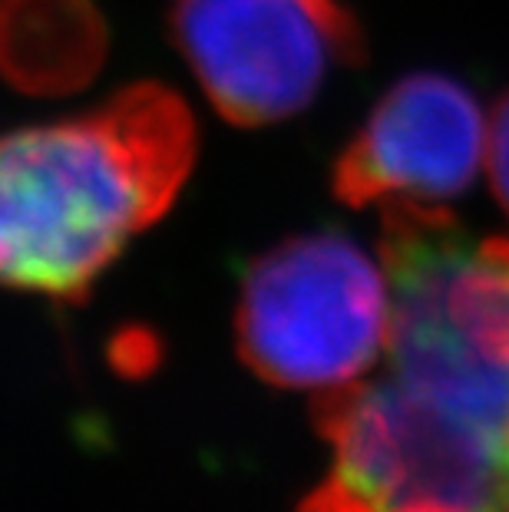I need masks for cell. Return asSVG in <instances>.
I'll return each mask as SVG.
<instances>
[{"mask_svg":"<svg viewBox=\"0 0 509 512\" xmlns=\"http://www.w3.org/2000/svg\"><path fill=\"white\" fill-rule=\"evenodd\" d=\"M196 156L192 110L153 80L90 113L0 136V288L86 301L172 209Z\"/></svg>","mask_w":509,"mask_h":512,"instance_id":"6da1fadb","label":"cell"},{"mask_svg":"<svg viewBox=\"0 0 509 512\" xmlns=\"http://www.w3.org/2000/svg\"><path fill=\"white\" fill-rule=\"evenodd\" d=\"M387 374L443 410L509 433V255L447 205H384Z\"/></svg>","mask_w":509,"mask_h":512,"instance_id":"7a4b0ae2","label":"cell"},{"mask_svg":"<svg viewBox=\"0 0 509 512\" xmlns=\"http://www.w3.org/2000/svg\"><path fill=\"white\" fill-rule=\"evenodd\" d=\"M331 473L298 512H509V433L443 410L391 374L321 390Z\"/></svg>","mask_w":509,"mask_h":512,"instance_id":"3957f363","label":"cell"},{"mask_svg":"<svg viewBox=\"0 0 509 512\" xmlns=\"http://www.w3.org/2000/svg\"><path fill=\"white\" fill-rule=\"evenodd\" d=\"M384 265L338 228L281 238L245 268L235 308L238 357L272 387L331 390L387 354Z\"/></svg>","mask_w":509,"mask_h":512,"instance_id":"277c9868","label":"cell"},{"mask_svg":"<svg viewBox=\"0 0 509 512\" xmlns=\"http://www.w3.org/2000/svg\"><path fill=\"white\" fill-rule=\"evenodd\" d=\"M166 27L219 116L245 129L298 116L364 60L344 0H172Z\"/></svg>","mask_w":509,"mask_h":512,"instance_id":"5b68a950","label":"cell"},{"mask_svg":"<svg viewBox=\"0 0 509 512\" xmlns=\"http://www.w3.org/2000/svg\"><path fill=\"white\" fill-rule=\"evenodd\" d=\"M486 152L473 93L443 73H410L387 90L331 169V192L364 205H447L470 189Z\"/></svg>","mask_w":509,"mask_h":512,"instance_id":"8992f818","label":"cell"},{"mask_svg":"<svg viewBox=\"0 0 509 512\" xmlns=\"http://www.w3.org/2000/svg\"><path fill=\"white\" fill-rule=\"evenodd\" d=\"M110 57L100 0H0V80L27 96L86 90Z\"/></svg>","mask_w":509,"mask_h":512,"instance_id":"52a82bcc","label":"cell"},{"mask_svg":"<svg viewBox=\"0 0 509 512\" xmlns=\"http://www.w3.org/2000/svg\"><path fill=\"white\" fill-rule=\"evenodd\" d=\"M486 159H490V185L509 215V93L496 103L486 129Z\"/></svg>","mask_w":509,"mask_h":512,"instance_id":"ba28073f","label":"cell"},{"mask_svg":"<svg viewBox=\"0 0 509 512\" xmlns=\"http://www.w3.org/2000/svg\"><path fill=\"white\" fill-rule=\"evenodd\" d=\"M496 242H500V248L509 255V238H496Z\"/></svg>","mask_w":509,"mask_h":512,"instance_id":"9c48e42d","label":"cell"}]
</instances>
